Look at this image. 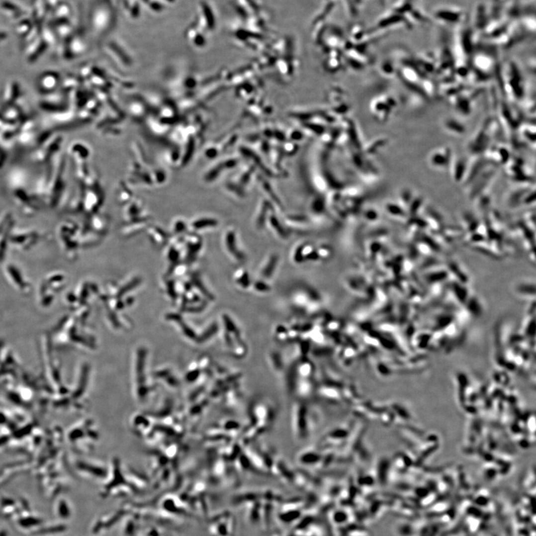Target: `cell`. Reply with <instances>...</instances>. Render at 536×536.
<instances>
[{
	"label": "cell",
	"instance_id": "1",
	"mask_svg": "<svg viewBox=\"0 0 536 536\" xmlns=\"http://www.w3.org/2000/svg\"><path fill=\"white\" fill-rule=\"evenodd\" d=\"M132 393L135 401L141 405L148 404L158 390V384L152 376L148 363V352L136 350L132 363Z\"/></svg>",
	"mask_w": 536,
	"mask_h": 536
},
{
	"label": "cell",
	"instance_id": "2",
	"mask_svg": "<svg viewBox=\"0 0 536 536\" xmlns=\"http://www.w3.org/2000/svg\"><path fill=\"white\" fill-rule=\"evenodd\" d=\"M131 429L136 437L145 440H150L152 436L155 425V420L148 413H136L130 420Z\"/></svg>",
	"mask_w": 536,
	"mask_h": 536
},
{
	"label": "cell",
	"instance_id": "3",
	"mask_svg": "<svg viewBox=\"0 0 536 536\" xmlns=\"http://www.w3.org/2000/svg\"><path fill=\"white\" fill-rule=\"evenodd\" d=\"M152 376L158 385L161 384L171 390H179L183 382L175 369L169 366H159L152 371Z\"/></svg>",
	"mask_w": 536,
	"mask_h": 536
},
{
	"label": "cell",
	"instance_id": "4",
	"mask_svg": "<svg viewBox=\"0 0 536 536\" xmlns=\"http://www.w3.org/2000/svg\"><path fill=\"white\" fill-rule=\"evenodd\" d=\"M450 160V151L449 150H446V148L445 149L441 148V150L434 151L430 157L431 166L438 169L446 168V166H447V163Z\"/></svg>",
	"mask_w": 536,
	"mask_h": 536
}]
</instances>
